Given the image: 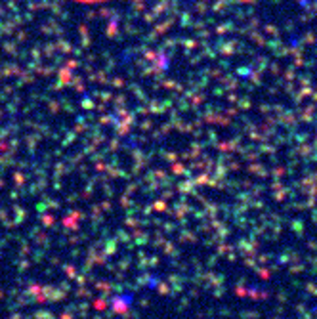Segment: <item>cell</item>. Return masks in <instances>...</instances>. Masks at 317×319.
Instances as JSON below:
<instances>
[]
</instances>
